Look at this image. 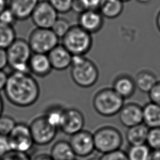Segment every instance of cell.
<instances>
[{
  "label": "cell",
  "mask_w": 160,
  "mask_h": 160,
  "mask_svg": "<svg viewBox=\"0 0 160 160\" xmlns=\"http://www.w3.org/2000/svg\"><path fill=\"white\" fill-rule=\"evenodd\" d=\"M29 69L30 73L37 77L48 76L52 68L48 54L32 52L29 61Z\"/></svg>",
  "instance_id": "cell-16"
},
{
  "label": "cell",
  "mask_w": 160,
  "mask_h": 160,
  "mask_svg": "<svg viewBox=\"0 0 160 160\" xmlns=\"http://www.w3.org/2000/svg\"><path fill=\"white\" fill-rule=\"evenodd\" d=\"M95 150L104 154L120 149L123 138L120 131L112 126L99 128L93 133Z\"/></svg>",
  "instance_id": "cell-6"
},
{
  "label": "cell",
  "mask_w": 160,
  "mask_h": 160,
  "mask_svg": "<svg viewBox=\"0 0 160 160\" xmlns=\"http://www.w3.org/2000/svg\"><path fill=\"white\" fill-rule=\"evenodd\" d=\"M121 1H122L123 2H127V1H130V0H121Z\"/></svg>",
  "instance_id": "cell-46"
},
{
  "label": "cell",
  "mask_w": 160,
  "mask_h": 160,
  "mask_svg": "<svg viewBox=\"0 0 160 160\" xmlns=\"http://www.w3.org/2000/svg\"><path fill=\"white\" fill-rule=\"evenodd\" d=\"M16 38L13 26L0 22V48L6 49Z\"/></svg>",
  "instance_id": "cell-25"
},
{
  "label": "cell",
  "mask_w": 160,
  "mask_h": 160,
  "mask_svg": "<svg viewBox=\"0 0 160 160\" xmlns=\"http://www.w3.org/2000/svg\"><path fill=\"white\" fill-rule=\"evenodd\" d=\"M65 109L59 105L52 106L46 110L44 115L51 124L59 129L64 119Z\"/></svg>",
  "instance_id": "cell-24"
},
{
  "label": "cell",
  "mask_w": 160,
  "mask_h": 160,
  "mask_svg": "<svg viewBox=\"0 0 160 160\" xmlns=\"http://www.w3.org/2000/svg\"><path fill=\"white\" fill-rule=\"evenodd\" d=\"M118 114L120 122L127 128L143 123L142 107L137 103L124 104Z\"/></svg>",
  "instance_id": "cell-13"
},
{
  "label": "cell",
  "mask_w": 160,
  "mask_h": 160,
  "mask_svg": "<svg viewBox=\"0 0 160 160\" xmlns=\"http://www.w3.org/2000/svg\"><path fill=\"white\" fill-rule=\"evenodd\" d=\"M70 68L71 78L79 87H92L98 80L99 73L97 66L84 56H72Z\"/></svg>",
  "instance_id": "cell-2"
},
{
  "label": "cell",
  "mask_w": 160,
  "mask_h": 160,
  "mask_svg": "<svg viewBox=\"0 0 160 160\" xmlns=\"http://www.w3.org/2000/svg\"><path fill=\"white\" fill-rule=\"evenodd\" d=\"M112 88L125 99L134 95L136 86L134 78L127 74H121L114 80Z\"/></svg>",
  "instance_id": "cell-18"
},
{
  "label": "cell",
  "mask_w": 160,
  "mask_h": 160,
  "mask_svg": "<svg viewBox=\"0 0 160 160\" xmlns=\"http://www.w3.org/2000/svg\"><path fill=\"white\" fill-rule=\"evenodd\" d=\"M138 2L142 3V4H147L151 1V0H136Z\"/></svg>",
  "instance_id": "cell-44"
},
{
  "label": "cell",
  "mask_w": 160,
  "mask_h": 160,
  "mask_svg": "<svg viewBox=\"0 0 160 160\" xmlns=\"http://www.w3.org/2000/svg\"><path fill=\"white\" fill-rule=\"evenodd\" d=\"M58 12L47 0L40 1L31 18L36 28L51 29L58 19Z\"/></svg>",
  "instance_id": "cell-10"
},
{
  "label": "cell",
  "mask_w": 160,
  "mask_h": 160,
  "mask_svg": "<svg viewBox=\"0 0 160 160\" xmlns=\"http://www.w3.org/2000/svg\"><path fill=\"white\" fill-rule=\"evenodd\" d=\"M8 138L11 151L28 153L34 144L29 125L23 122H17Z\"/></svg>",
  "instance_id": "cell-9"
},
{
  "label": "cell",
  "mask_w": 160,
  "mask_h": 160,
  "mask_svg": "<svg viewBox=\"0 0 160 160\" xmlns=\"http://www.w3.org/2000/svg\"><path fill=\"white\" fill-rule=\"evenodd\" d=\"M6 52L8 66L12 71L29 72V61L32 51L28 41L16 38L6 49Z\"/></svg>",
  "instance_id": "cell-5"
},
{
  "label": "cell",
  "mask_w": 160,
  "mask_h": 160,
  "mask_svg": "<svg viewBox=\"0 0 160 160\" xmlns=\"http://www.w3.org/2000/svg\"><path fill=\"white\" fill-rule=\"evenodd\" d=\"M88 160H100L99 158H91L88 159Z\"/></svg>",
  "instance_id": "cell-45"
},
{
  "label": "cell",
  "mask_w": 160,
  "mask_h": 160,
  "mask_svg": "<svg viewBox=\"0 0 160 160\" xmlns=\"http://www.w3.org/2000/svg\"><path fill=\"white\" fill-rule=\"evenodd\" d=\"M102 0H74L72 11L81 13L84 10L99 9Z\"/></svg>",
  "instance_id": "cell-27"
},
{
  "label": "cell",
  "mask_w": 160,
  "mask_h": 160,
  "mask_svg": "<svg viewBox=\"0 0 160 160\" xmlns=\"http://www.w3.org/2000/svg\"><path fill=\"white\" fill-rule=\"evenodd\" d=\"M104 17L98 9L84 10L78 17V25L90 34L99 32L102 28Z\"/></svg>",
  "instance_id": "cell-14"
},
{
  "label": "cell",
  "mask_w": 160,
  "mask_h": 160,
  "mask_svg": "<svg viewBox=\"0 0 160 160\" xmlns=\"http://www.w3.org/2000/svg\"><path fill=\"white\" fill-rule=\"evenodd\" d=\"M16 124L17 122L12 116L2 114L0 116V134L8 136Z\"/></svg>",
  "instance_id": "cell-29"
},
{
  "label": "cell",
  "mask_w": 160,
  "mask_h": 160,
  "mask_svg": "<svg viewBox=\"0 0 160 160\" xmlns=\"http://www.w3.org/2000/svg\"><path fill=\"white\" fill-rule=\"evenodd\" d=\"M52 69L63 71L71 66L72 55L62 44H58L48 54Z\"/></svg>",
  "instance_id": "cell-15"
},
{
  "label": "cell",
  "mask_w": 160,
  "mask_h": 160,
  "mask_svg": "<svg viewBox=\"0 0 160 160\" xmlns=\"http://www.w3.org/2000/svg\"><path fill=\"white\" fill-rule=\"evenodd\" d=\"M124 2L121 0H102L98 10L104 18L114 19L122 12Z\"/></svg>",
  "instance_id": "cell-23"
},
{
  "label": "cell",
  "mask_w": 160,
  "mask_h": 160,
  "mask_svg": "<svg viewBox=\"0 0 160 160\" xmlns=\"http://www.w3.org/2000/svg\"><path fill=\"white\" fill-rule=\"evenodd\" d=\"M99 159L100 160H129L127 153L121 149L104 154Z\"/></svg>",
  "instance_id": "cell-32"
},
{
  "label": "cell",
  "mask_w": 160,
  "mask_h": 160,
  "mask_svg": "<svg viewBox=\"0 0 160 160\" xmlns=\"http://www.w3.org/2000/svg\"><path fill=\"white\" fill-rule=\"evenodd\" d=\"M71 27V26L67 19L58 18L52 26L51 29L59 38H62L69 30Z\"/></svg>",
  "instance_id": "cell-30"
},
{
  "label": "cell",
  "mask_w": 160,
  "mask_h": 160,
  "mask_svg": "<svg viewBox=\"0 0 160 160\" xmlns=\"http://www.w3.org/2000/svg\"><path fill=\"white\" fill-rule=\"evenodd\" d=\"M134 79L136 88L145 93H148L158 81L156 75L148 69H142L138 72Z\"/></svg>",
  "instance_id": "cell-21"
},
{
  "label": "cell",
  "mask_w": 160,
  "mask_h": 160,
  "mask_svg": "<svg viewBox=\"0 0 160 160\" xmlns=\"http://www.w3.org/2000/svg\"><path fill=\"white\" fill-rule=\"evenodd\" d=\"M3 91L10 103L21 108L34 104L40 95L39 85L29 72L12 71Z\"/></svg>",
  "instance_id": "cell-1"
},
{
  "label": "cell",
  "mask_w": 160,
  "mask_h": 160,
  "mask_svg": "<svg viewBox=\"0 0 160 160\" xmlns=\"http://www.w3.org/2000/svg\"><path fill=\"white\" fill-rule=\"evenodd\" d=\"M8 74H7L3 70H0V91L4 90L8 80Z\"/></svg>",
  "instance_id": "cell-38"
},
{
  "label": "cell",
  "mask_w": 160,
  "mask_h": 160,
  "mask_svg": "<svg viewBox=\"0 0 160 160\" xmlns=\"http://www.w3.org/2000/svg\"><path fill=\"white\" fill-rule=\"evenodd\" d=\"M124 99L112 88H104L98 91L92 99L95 111L104 117H112L119 113L124 104Z\"/></svg>",
  "instance_id": "cell-3"
},
{
  "label": "cell",
  "mask_w": 160,
  "mask_h": 160,
  "mask_svg": "<svg viewBox=\"0 0 160 160\" xmlns=\"http://www.w3.org/2000/svg\"><path fill=\"white\" fill-rule=\"evenodd\" d=\"M143 123L149 129L160 127V106L148 102L142 107Z\"/></svg>",
  "instance_id": "cell-22"
},
{
  "label": "cell",
  "mask_w": 160,
  "mask_h": 160,
  "mask_svg": "<svg viewBox=\"0 0 160 160\" xmlns=\"http://www.w3.org/2000/svg\"><path fill=\"white\" fill-rule=\"evenodd\" d=\"M39 0H10L8 7L18 21H24L31 18Z\"/></svg>",
  "instance_id": "cell-17"
},
{
  "label": "cell",
  "mask_w": 160,
  "mask_h": 160,
  "mask_svg": "<svg viewBox=\"0 0 160 160\" xmlns=\"http://www.w3.org/2000/svg\"><path fill=\"white\" fill-rule=\"evenodd\" d=\"M18 21L12 12V11L8 6L4 10L0 13V22L13 26V24Z\"/></svg>",
  "instance_id": "cell-34"
},
{
  "label": "cell",
  "mask_w": 160,
  "mask_h": 160,
  "mask_svg": "<svg viewBox=\"0 0 160 160\" xmlns=\"http://www.w3.org/2000/svg\"><path fill=\"white\" fill-rule=\"evenodd\" d=\"M7 7V0H0V13Z\"/></svg>",
  "instance_id": "cell-41"
},
{
  "label": "cell",
  "mask_w": 160,
  "mask_h": 160,
  "mask_svg": "<svg viewBox=\"0 0 160 160\" xmlns=\"http://www.w3.org/2000/svg\"><path fill=\"white\" fill-rule=\"evenodd\" d=\"M29 126L34 144L39 146L51 143L56 138L58 130L48 122L44 114L33 119Z\"/></svg>",
  "instance_id": "cell-8"
},
{
  "label": "cell",
  "mask_w": 160,
  "mask_h": 160,
  "mask_svg": "<svg viewBox=\"0 0 160 160\" xmlns=\"http://www.w3.org/2000/svg\"><path fill=\"white\" fill-rule=\"evenodd\" d=\"M58 13L65 14L72 9L74 0H47Z\"/></svg>",
  "instance_id": "cell-31"
},
{
  "label": "cell",
  "mask_w": 160,
  "mask_h": 160,
  "mask_svg": "<svg viewBox=\"0 0 160 160\" xmlns=\"http://www.w3.org/2000/svg\"><path fill=\"white\" fill-rule=\"evenodd\" d=\"M3 109H4V104H3V101L2 98L0 96V116L2 114V112H3Z\"/></svg>",
  "instance_id": "cell-43"
},
{
  "label": "cell",
  "mask_w": 160,
  "mask_h": 160,
  "mask_svg": "<svg viewBox=\"0 0 160 160\" xmlns=\"http://www.w3.org/2000/svg\"><path fill=\"white\" fill-rule=\"evenodd\" d=\"M32 160H53V159L49 154L41 153V154H38L34 158H32Z\"/></svg>",
  "instance_id": "cell-40"
},
{
  "label": "cell",
  "mask_w": 160,
  "mask_h": 160,
  "mask_svg": "<svg viewBox=\"0 0 160 160\" xmlns=\"http://www.w3.org/2000/svg\"><path fill=\"white\" fill-rule=\"evenodd\" d=\"M151 149L146 144L130 146L126 152L129 160H149Z\"/></svg>",
  "instance_id": "cell-26"
},
{
  "label": "cell",
  "mask_w": 160,
  "mask_h": 160,
  "mask_svg": "<svg viewBox=\"0 0 160 160\" xmlns=\"http://www.w3.org/2000/svg\"><path fill=\"white\" fill-rule=\"evenodd\" d=\"M149 128L144 123L128 128L126 139L130 146H139L146 143Z\"/></svg>",
  "instance_id": "cell-19"
},
{
  "label": "cell",
  "mask_w": 160,
  "mask_h": 160,
  "mask_svg": "<svg viewBox=\"0 0 160 160\" xmlns=\"http://www.w3.org/2000/svg\"><path fill=\"white\" fill-rule=\"evenodd\" d=\"M148 94L150 102L160 106V81H158Z\"/></svg>",
  "instance_id": "cell-35"
},
{
  "label": "cell",
  "mask_w": 160,
  "mask_h": 160,
  "mask_svg": "<svg viewBox=\"0 0 160 160\" xmlns=\"http://www.w3.org/2000/svg\"><path fill=\"white\" fill-rule=\"evenodd\" d=\"M69 142L76 156L85 158L95 150L93 133L82 129L71 136Z\"/></svg>",
  "instance_id": "cell-11"
},
{
  "label": "cell",
  "mask_w": 160,
  "mask_h": 160,
  "mask_svg": "<svg viewBox=\"0 0 160 160\" xmlns=\"http://www.w3.org/2000/svg\"><path fill=\"white\" fill-rule=\"evenodd\" d=\"M156 26H157L158 30L160 32V11L158 12V14L156 16Z\"/></svg>",
  "instance_id": "cell-42"
},
{
  "label": "cell",
  "mask_w": 160,
  "mask_h": 160,
  "mask_svg": "<svg viewBox=\"0 0 160 160\" xmlns=\"http://www.w3.org/2000/svg\"><path fill=\"white\" fill-rule=\"evenodd\" d=\"M149 160H160V149L151 150Z\"/></svg>",
  "instance_id": "cell-39"
},
{
  "label": "cell",
  "mask_w": 160,
  "mask_h": 160,
  "mask_svg": "<svg viewBox=\"0 0 160 160\" xmlns=\"http://www.w3.org/2000/svg\"><path fill=\"white\" fill-rule=\"evenodd\" d=\"M61 39V44L72 56H84L91 50L92 46L91 34L78 24L71 26L68 32Z\"/></svg>",
  "instance_id": "cell-4"
},
{
  "label": "cell",
  "mask_w": 160,
  "mask_h": 160,
  "mask_svg": "<svg viewBox=\"0 0 160 160\" xmlns=\"http://www.w3.org/2000/svg\"><path fill=\"white\" fill-rule=\"evenodd\" d=\"M59 41L51 29L36 28L31 32L28 42L33 53L48 54L59 44Z\"/></svg>",
  "instance_id": "cell-7"
},
{
  "label": "cell",
  "mask_w": 160,
  "mask_h": 160,
  "mask_svg": "<svg viewBox=\"0 0 160 160\" xmlns=\"http://www.w3.org/2000/svg\"><path fill=\"white\" fill-rule=\"evenodd\" d=\"M11 150L7 136L0 134V158L4 156Z\"/></svg>",
  "instance_id": "cell-36"
},
{
  "label": "cell",
  "mask_w": 160,
  "mask_h": 160,
  "mask_svg": "<svg viewBox=\"0 0 160 160\" xmlns=\"http://www.w3.org/2000/svg\"><path fill=\"white\" fill-rule=\"evenodd\" d=\"M85 119L82 112L75 108L65 109L64 119L59 128L66 134L71 136L83 129Z\"/></svg>",
  "instance_id": "cell-12"
},
{
  "label": "cell",
  "mask_w": 160,
  "mask_h": 160,
  "mask_svg": "<svg viewBox=\"0 0 160 160\" xmlns=\"http://www.w3.org/2000/svg\"><path fill=\"white\" fill-rule=\"evenodd\" d=\"M49 155L53 160H76V157L69 141L64 140L54 143Z\"/></svg>",
  "instance_id": "cell-20"
},
{
  "label": "cell",
  "mask_w": 160,
  "mask_h": 160,
  "mask_svg": "<svg viewBox=\"0 0 160 160\" xmlns=\"http://www.w3.org/2000/svg\"><path fill=\"white\" fill-rule=\"evenodd\" d=\"M0 160H32V158L28 153L10 151L4 156L0 158Z\"/></svg>",
  "instance_id": "cell-33"
},
{
  "label": "cell",
  "mask_w": 160,
  "mask_h": 160,
  "mask_svg": "<svg viewBox=\"0 0 160 160\" xmlns=\"http://www.w3.org/2000/svg\"><path fill=\"white\" fill-rule=\"evenodd\" d=\"M7 66L8 62L6 49L0 48V70H3Z\"/></svg>",
  "instance_id": "cell-37"
},
{
  "label": "cell",
  "mask_w": 160,
  "mask_h": 160,
  "mask_svg": "<svg viewBox=\"0 0 160 160\" xmlns=\"http://www.w3.org/2000/svg\"><path fill=\"white\" fill-rule=\"evenodd\" d=\"M146 144L151 150L160 149V127L149 129Z\"/></svg>",
  "instance_id": "cell-28"
}]
</instances>
